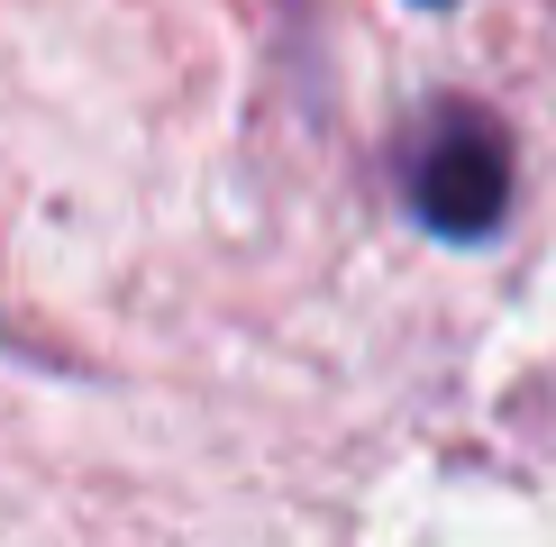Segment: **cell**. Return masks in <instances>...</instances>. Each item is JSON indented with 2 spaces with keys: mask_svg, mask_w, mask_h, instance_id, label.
Here are the masks:
<instances>
[{
  "mask_svg": "<svg viewBox=\"0 0 556 547\" xmlns=\"http://www.w3.org/2000/svg\"><path fill=\"white\" fill-rule=\"evenodd\" d=\"M511 137H502L493 110L475 101H438L402 147V201L429 238L447 246H493L502 219H511Z\"/></svg>",
  "mask_w": 556,
  "mask_h": 547,
  "instance_id": "cell-1",
  "label": "cell"
},
{
  "mask_svg": "<svg viewBox=\"0 0 556 547\" xmlns=\"http://www.w3.org/2000/svg\"><path fill=\"white\" fill-rule=\"evenodd\" d=\"M420 10H447V0H420Z\"/></svg>",
  "mask_w": 556,
  "mask_h": 547,
  "instance_id": "cell-2",
  "label": "cell"
}]
</instances>
